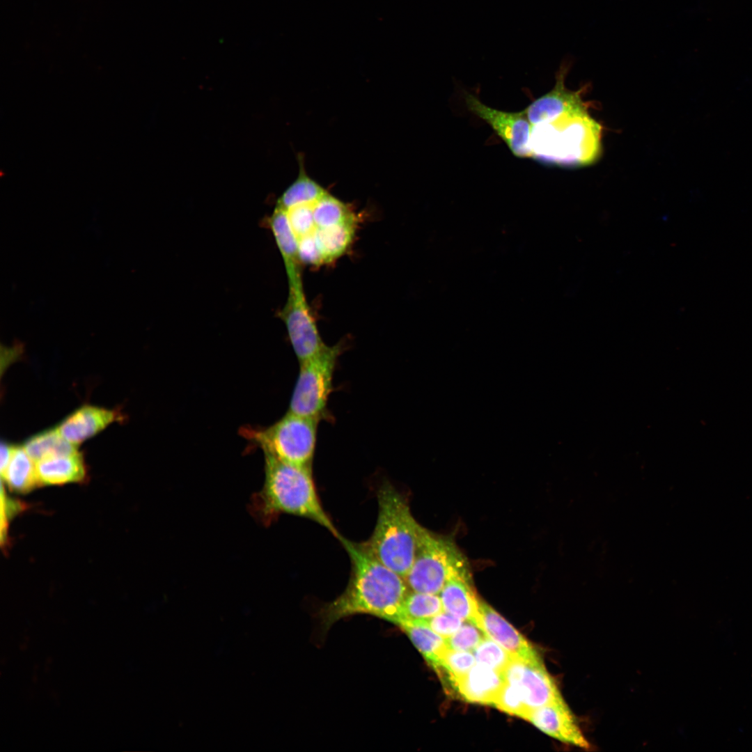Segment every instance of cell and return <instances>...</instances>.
Returning <instances> with one entry per match:
<instances>
[{"label": "cell", "instance_id": "cell-1", "mask_svg": "<svg viewBox=\"0 0 752 752\" xmlns=\"http://www.w3.org/2000/svg\"><path fill=\"white\" fill-rule=\"evenodd\" d=\"M570 66L563 61L553 89L524 110L531 124V157L545 164L584 166L601 155V125L589 114L580 91L565 86Z\"/></svg>", "mask_w": 752, "mask_h": 752}, {"label": "cell", "instance_id": "cell-2", "mask_svg": "<svg viewBox=\"0 0 752 752\" xmlns=\"http://www.w3.org/2000/svg\"><path fill=\"white\" fill-rule=\"evenodd\" d=\"M347 551L351 572L345 590L324 606L320 616L328 628L337 620L359 613L373 615L397 625L409 592L405 579L367 551L360 543L338 538Z\"/></svg>", "mask_w": 752, "mask_h": 752}, {"label": "cell", "instance_id": "cell-3", "mask_svg": "<svg viewBox=\"0 0 752 752\" xmlns=\"http://www.w3.org/2000/svg\"><path fill=\"white\" fill-rule=\"evenodd\" d=\"M265 482L253 496L252 512L263 524H270L281 514L308 519L339 538L338 531L324 510L318 496L313 468L301 467L265 454Z\"/></svg>", "mask_w": 752, "mask_h": 752}, {"label": "cell", "instance_id": "cell-4", "mask_svg": "<svg viewBox=\"0 0 752 752\" xmlns=\"http://www.w3.org/2000/svg\"><path fill=\"white\" fill-rule=\"evenodd\" d=\"M378 515L371 536L363 547L404 579L414 558L421 525L414 518L406 498L389 482L377 493Z\"/></svg>", "mask_w": 752, "mask_h": 752}, {"label": "cell", "instance_id": "cell-5", "mask_svg": "<svg viewBox=\"0 0 752 752\" xmlns=\"http://www.w3.org/2000/svg\"><path fill=\"white\" fill-rule=\"evenodd\" d=\"M345 345L343 341L327 345L319 354L299 362L289 412L320 421L333 419L328 401L334 391V373Z\"/></svg>", "mask_w": 752, "mask_h": 752}, {"label": "cell", "instance_id": "cell-6", "mask_svg": "<svg viewBox=\"0 0 752 752\" xmlns=\"http://www.w3.org/2000/svg\"><path fill=\"white\" fill-rule=\"evenodd\" d=\"M467 567L451 540L421 525L413 563L405 581L409 590L439 594L452 574Z\"/></svg>", "mask_w": 752, "mask_h": 752}, {"label": "cell", "instance_id": "cell-7", "mask_svg": "<svg viewBox=\"0 0 752 752\" xmlns=\"http://www.w3.org/2000/svg\"><path fill=\"white\" fill-rule=\"evenodd\" d=\"M320 421L288 412L270 427L245 430L265 454L301 467L313 468Z\"/></svg>", "mask_w": 752, "mask_h": 752}, {"label": "cell", "instance_id": "cell-8", "mask_svg": "<svg viewBox=\"0 0 752 752\" xmlns=\"http://www.w3.org/2000/svg\"><path fill=\"white\" fill-rule=\"evenodd\" d=\"M288 284V299L279 317L285 323L295 355L301 362L321 352L327 345L306 301L302 281Z\"/></svg>", "mask_w": 752, "mask_h": 752}, {"label": "cell", "instance_id": "cell-9", "mask_svg": "<svg viewBox=\"0 0 752 752\" xmlns=\"http://www.w3.org/2000/svg\"><path fill=\"white\" fill-rule=\"evenodd\" d=\"M503 674L506 682L517 688L528 712L562 696L542 661L512 657Z\"/></svg>", "mask_w": 752, "mask_h": 752}, {"label": "cell", "instance_id": "cell-10", "mask_svg": "<svg viewBox=\"0 0 752 752\" xmlns=\"http://www.w3.org/2000/svg\"><path fill=\"white\" fill-rule=\"evenodd\" d=\"M465 101L469 111L489 124L515 156L531 157V124L524 110L499 111L487 107L471 94L466 95Z\"/></svg>", "mask_w": 752, "mask_h": 752}, {"label": "cell", "instance_id": "cell-11", "mask_svg": "<svg viewBox=\"0 0 752 752\" xmlns=\"http://www.w3.org/2000/svg\"><path fill=\"white\" fill-rule=\"evenodd\" d=\"M524 719L560 742L583 749L591 747L577 718L562 696L531 710Z\"/></svg>", "mask_w": 752, "mask_h": 752}, {"label": "cell", "instance_id": "cell-12", "mask_svg": "<svg viewBox=\"0 0 752 752\" xmlns=\"http://www.w3.org/2000/svg\"><path fill=\"white\" fill-rule=\"evenodd\" d=\"M479 627L512 657L527 661H542L535 648L492 606L479 601Z\"/></svg>", "mask_w": 752, "mask_h": 752}, {"label": "cell", "instance_id": "cell-13", "mask_svg": "<svg viewBox=\"0 0 752 752\" xmlns=\"http://www.w3.org/2000/svg\"><path fill=\"white\" fill-rule=\"evenodd\" d=\"M122 418L117 409L84 405L63 419L56 429L65 439L77 446L111 423Z\"/></svg>", "mask_w": 752, "mask_h": 752}, {"label": "cell", "instance_id": "cell-14", "mask_svg": "<svg viewBox=\"0 0 752 752\" xmlns=\"http://www.w3.org/2000/svg\"><path fill=\"white\" fill-rule=\"evenodd\" d=\"M443 610L479 627V599L471 583L469 567L452 574L439 593Z\"/></svg>", "mask_w": 752, "mask_h": 752}, {"label": "cell", "instance_id": "cell-15", "mask_svg": "<svg viewBox=\"0 0 752 752\" xmlns=\"http://www.w3.org/2000/svg\"><path fill=\"white\" fill-rule=\"evenodd\" d=\"M505 682L503 673L476 663L457 680L453 695L467 702L492 705Z\"/></svg>", "mask_w": 752, "mask_h": 752}, {"label": "cell", "instance_id": "cell-16", "mask_svg": "<svg viewBox=\"0 0 752 752\" xmlns=\"http://www.w3.org/2000/svg\"><path fill=\"white\" fill-rule=\"evenodd\" d=\"M40 485H63L83 481L86 476L84 457L78 451L44 458L36 462Z\"/></svg>", "mask_w": 752, "mask_h": 752}, {"label": "cell", "instance_id": "cell-17", "mask_svg": "<svg viewBox=\"0 0 752 752\" xmlns=\"http://www.w3.org/2000/svg\"><path fill=\"white\" fill-rule=\"evenodd\" d=\"M270 228L283 259L288 282L301 280L298 241L290 226L286 210L278 205L269 218Z\"/></svg>", "mask_w": 752, "mask_h": 752}, {"label": "cell", "instance_id": "cell-18", "mask_svg": "<svg viewBox=\"0 0 752 752\" xmlns=\"http://www.w3.org/2000/svg\"><path fill=\"white\" fill-rule=\"evenodd\" d=\"M357 221L316 228L313 237L322 264L333 262L347 250L354 236Z\"/></svg>", "mask_w": 752, "mask_h": 752}, {"label": "cell", "instance_id": "cell-19", "mask_svg": "<svg viewBox=\"0 0 752 752\" xmlns=\"http://www.w3.org/2000/svg\"><path fill=\"white\" fill-rule=\"evenodd\" d=\"M10 490L27 493L40 485L36 462L26 452L24 446H15L9 464L1 476Z\"/></svg>", "mask_w": 752, "mask_h": 752}, {"label": "cell", "instance_id": "cell-20", "mask_svg": "<svg viewBox=\"0 0 752 752\" xmlns=\"http://www.w3.org/2000/svg\"><path fill=\"white\" fill-rule=\"evenodd\" d=\"M443 611L439 594L409 591L401 606L397 625L428 620Z\"/></svg>", "mask_w": 752, "mask_h": 752}, {"label": "cell", "instance_id": "cell-21", "mask_svg": "<svg viewBox=\"0 0 752 752\" xmlns=\"http://www.w3.org/2000/svg\"><path fill=\"white\" fill-rule=\"evenodd\" d=\"M400 628L434 670L439 663L441 656L448 648L446 639L421 624L409 623L401 626Z\"/></svg>", "mask_w": 752, "mask_h": 752}, {"label": "cell", "instance_id": "cell-22", "mask_svg": "<svg viewBox=\"0 0 752 752\" xmlns=\"http://www.w3.org/2000/svg\"><path fill=\"white\" fill-rule=\"evenodd\" d=\"M299 163L298 177L277 201L276 205L285 210L301 204L315 203L328 192L306 174L303 160L300 159Z\"/></svg>", "mask_w": 752, "mask_h": 752}, {"label": "cell", "instance_id": "cell-23", "mask_svg": "<svg viewBox=\"0 0 752 752\" xmlns=\"http://www.w3.org/2000/svg\"><path fill=\"white\" fill-rule=\"evenodd\" d=\"M23 446L35 462L44 458L77 451V446L65 439L56 428L32 436Z\"/></svg>", "mask_w": 752, "mask_h": 752}, {"label": "cell", "instance_id": "cell-24", "mask_svg": "<svg viewBox=\"0 0 752 752\" xmlns=\"http://www.w3.org/2000/svg\"><path fill=\"white\" fill-rule=\"evenodd\" d=\"M313 219L315 228L357 221L351 208L328 192L314 204Z\"/></svg>", "mask_w": 752, "mask_h": 752}, {"label": "cell", "instance_id": "cell-25", "mask_svg": "<svg viewBox=\"0 0 752 752\" xmlns=\"http://www.w3.org/2000/svg\"><path fill=\"white\" fill-rule=\"evenodd\" d=\"M476 662L503 673L512 656L494 641L485 636L472 652Z\"/></svg>", "mask_w": 752, "mask_h": 752}, {"label": "cell", "instance_id": "cell-26", "mask_svg": "<svg viewBox=\"0 0 752 752\" xmlns=\"http://www.w3.org/2000/svg\"><path fill=\"white\" fill-rule=\"evenodd\" d=\"M485 636L474 622L464 621L459 629L446 640L449 649L472 652Z\"/></svg>", "mask_w": 752, "mask_h": 752}, {"label": "cell", "instance_id": "cell-27", "mask_svg": "<svg viewBox=\"0 0 752 752\" xmlns=\"http://www.w3.org/2000/svg\"><path fill=\"white\" fill-rule=\"evenodd\" d=\"M315 203L301 204L285 210L290 226L297 241L308 235H313L315 228L313 219Z\"/></svg>", "mask_w": 752, "mask_h": 752}, {"label": "cell", "instance_id": "cell-28", "mask_svg": "<svg viewBox=\"0 0 752 752\" xmlns=\"http://www.w3.org/2000/svg\"><path fill=\"white\" fill-rule=\"evenodd\" d=\"M492 706L511 715L525 719L528 710L517 688L505 682V684Z\"/></svg>", "mask_w": 752, "mask_h": 752}, {"label": "cell", "instance_id": "cell-29", "mask_svg": "<svg viewBox=\"0 0 752 752\" xmlns=\"http://www.w3.org/2000/svg\"><path fill=\"white\" fill-rule=\"evenodd\" d=\"M463 622L464 620L458 617L443 610L428 620L414 623L423 625L439 636L447 639L459 629Z\"/></svg>", "mask_w": 752, "mask_h": 752}, {"label": "cell", "instance_id": "cell-30", "mask_svg": "<svg viewBox=\"0 0 752 752\" xmlns=\"http://www.w3.org/2000/svg\"><path fill=\"white\" fill-rule=\"evenodd\" d=\"M299 258L302 264L320 265L322 264L313 235H308L298 241Z\"/></svg>", "mask_w": 752, "mask_h": 752}, {"label": "cell", "instance_id": "cell-31", "mask_svg": "<svg viewBox=\"0 0 752 752\" xmlns=\"http://www.w3.org/2000/svg\"><path fill=\"white\" fill-rule=\"evenodd\" d=\"M15 446L2 441L1 444V475L2 476L11 459Z\"/></svg>", "mask_w": 752, "mask_h": 752}]
</instances>
